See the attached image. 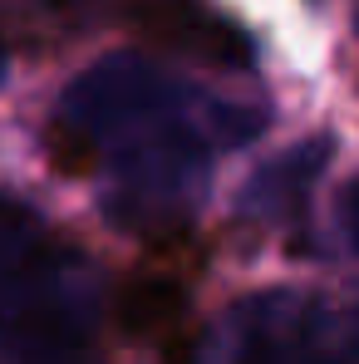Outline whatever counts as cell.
<instances>
[{
  "mask_svg": "<svg viewBox=\"0 0 359 364\" xmlns=\"http://www.w3.org/2000/svg\"><path fill=\"white\" fill-rule=\"evenodd\" d=\"M89 291V261L60 251L25 202L0 197V340L10 350H40L74 335Z\"/></svg>",
  "mask_w": 359,
  "mask_h": 364,
  "instance_id": "7a4b0ae2",
  "label": "cell"
},
{
  "mask_svg": "<svg viewBox=\"0 0 359 364\" xmlns=\"http://www.w3.org/2000/svg\"><path fill=\"white\" fill-rule=\"evenodd\" d=\"M182 315V286L168 276H143L119 296V325L138 340H158L178 325Z\"/></svg>",
  "mask_w": 359,
  "mask_h": 364,
  "instance_id": "8992f818",
  "label": "cell"
},
{
  "mask_svg": "<svg viewBox=\"0 0 359 364\" xmlns=\"http://www.w3.org/2000/svg\"><path fill=\"white\" fill-rule=\"evenodd\" d=\"M232 364H355V320L320 296H256L237 310Z\"/></svg>",
  "mask_w": 359,
  "mask_h": 364,
  "instance_id": "3957f363",
  "label": "cell"
},
{
  "mask_svg": "<svg viewBox=\"0 0 359 364\" xmlns=\"http://www.w3.org/2000/svg\"><path fill=\"white\" fill-rule=\"evenodd\" d=\"M330 153H335V138H305L291 153L271 158V163L251 178V187L241 192V212H246V217H261V222H276V217L296 212L300 202H305V192L320 182Z\"/></svg>",
  "mask_w": 359,
  "mask_h": 364,
  "instance_id": "5b68a950",
  "label": "cell"
},
{
  "mask_svg": "<svg viewBox=\"0 0 359 364\" xmlns=\"http://www.w3.org/2000/svg\"><path fill=\"white\" fill-rule=\"evenodd\" d=\"M261 128V109L197 94L143 55H109L64 89L50 148L64 158V168H89L94 158L158 138H197L217 153L251 143Z\"/></svg>",
  "mask_w": 359,
  "mask_h": 364,
  "instance_id": "6da1fadb",
  "label": "cell"
},
{
  "mask_svg": "<svg viewBox=\"0 0 359 364\" xmlns=\"http://www.w3.org/2000/svg\"><path fill=\"white\" fill-rule=\"evenodd\" d=\"M143 30L192 50L207 64H222V69H241L251 60V40L241 35L237 25H227L222 15H212L202 0H148L143 5Z\"/></svg>",
  "mask_w": 359,
  "mask_h": 364,
  "instance_id": "277c9868",
  "label": "cell"
},
{
  "mask_svg": "<svg viewBox=\"0 0 359 364\" xmlns=\"http://www.w3.org/2000/svg\"><path fill=\"white\" fill-rule=\"evenodd\" d=\"M20 364H69V355H20Z\"/></svg>",
  "mask_w": 359,
  "mask_h": 364,
  "instance_id": "52a82bcc",
  "label": "cell"
},
{
  "mask_svg": "<svg viewBox=\"0 0 359 364\" xmlns=\"http://www.w3.org/2000/svg\"><path fill=\"white\" fill-rule=\"evenodd\" d=\"M0 79H5V45H0Z\"/></svg>",
  "mask_w": 359,
  "mask_h": 364,
  "instance_id": "ba28073f",
  "label": "cell"
}]
</instances>
